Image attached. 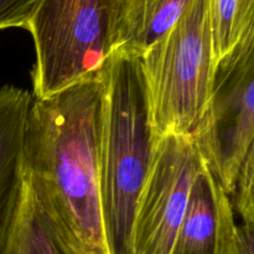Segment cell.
Instances as JSON below:
<instances>
[{
  "label": "cell",
  "mask_w": 254,
  "mask_h": 254,
  "mask_svg": "<svg viewBox=\"0 0 254 254\" xmlns=\"http://www.w3.org/2000/svg\"><path fill=\"white\" fill-rule=\"evenodd\" d=\"M99 72L46 98L32 97L22 171L61 254H109L99 195Z\"/></svg>",
  "instance_id": "6da1fadb"
},
{
  "label": "cell",
  "mask_w": 254,
  "mask_h": 254,
  "mask_svg": "<svg viewBox=\"0 0 254 254\" xmlns=\"http://www.w3.org/2000/svg\"><path fill=\"white\" fill-rule=\"evenodd\" d=\"M99 195L109 254H133L139 195L158 143L140 57L113 52L99 71Z\"/></svg>",
  "instance_id": "7a4b0ae2"
},
{
  "label": "cell",
  "mask_w": 254,
  "mask_h": 254,
  "mask_svg": "<svg viewBox=\"0 0 254 254\" xmlns=\"http://www.w3.org/2000/svg\"><path fill=\"white\" fill-rule=\"evenodd\" d=\"M140 62L155 135L190 134L210 101L217 67L210 0H191Z\"/></svg>",
  "instance_id": "3957f363"
},
{
  "label": "cell",
  "mask_w": 254,
  "mask_h": 254,
  "mask_svg": "<svg viewBox=\"0 0 254 254\" xmlns=\"http://www.w3.org/2000/svg\"><path fill=\"white\" fill-rule=\"evenodd\" d=\"M117 0H41L31 34L34 98H46L94 76L113 52Z\"/></svg>",
  "instance_id": "277c9868"
},
{
  "label": "cell",
  "mask_w": 254,
  "mask_h": 254,
  "mask_svg": "<svg viewBox=\"0 0 254 254\" xmlns=\"http://www.w3.org/2000/svg\"><path fill=\"white\" fill-rule=\"evenodd\" d=\"M190 134L230 196L243 163L254 151V35L217 64L210 101Z\"/></svg>",
  "instance_id": "5b68a950"
},
{
  "label": "cell",
  "mask_w": 254,
  "mask_h": 254,
  "mask_svg": "<svg viewBox=\"0 0 254 254\" xmlns=\"http://www.w3.org/2000/svg\"><path fill=\"white\" fill-rule=\"evenodd\" d=\"M203 165L191 134L158 139L136 203L133 254H171L192 184Z\"/></svg>",
  "instance_id": "8992f818"
},
{
  "label": "cell",
  "mask_w": 254,
  "mask_h": 254,
  "mask_svg": "<svg viewBox=\"0 0 254 254\" xmlns=\"http://www.w3.org/2000/svg\"><path fill=\"white\" fill-rule=\"evenodd\" d=\"M236 230L230 197L205 164L192 184L171 254H230Z\"/></svg>",
  "instance_id": "52a82bcc"
},
{
  "label": "cell",
  "mask_w": 254,
  "mask_h": 254,
  "mask_svg": "<svg viewBox=\"0 0 254 254\" xmlns=\"http://www.w3.org/2000/svg\"><path fill=\"white\" fill-rule=\"evenodd\" d=\"M32 96L15 86L0 88V254L9 243L25 196L22 138Z\"/></svg>",
  "instance_id": "ba28073f"
},
{
  "label": "cell",
  "mask_w": 254,
  "mask_h": 254,
  "mask_svg": "<svg viewBox=\"0 0 254 254\" xmlns=\"http://www.w3.org/2000/svg\"><path fill=\"white\" fill-rule=\"evenodd\" d=\"M190 1L117 0L113 52L121 51L141 57L175 25Z\"/></svg>",
  "instance_id": "9c48e42d"
},
{
  "label": "cell",
  "mask_w": 254,
  "mask_h": 254,
  "mask_svg": "<svg viewBox=\"0 0 254 254\" xmlns=\"http://www.w3.org/2000/svg\"><path fill=\"white\" fill-rule=\"evenodd\" d=\"M216 64L254 35V0H210Z\"/></svg>",
  "instance_id": "30bf717a"
},
{
  "label": "cell",
  "mask_w": 254,
  "mask_h": 254,
  "mask_svg": "<svg viewBox=\"0 0 254 254\" xmlns=\"http://www.w3.org/2000/svg\"><path fill=\"white\" fill-rule=\"evenodd\" d=\"M2 254H61L45 227L27 186L19 218Z\"/></svg>",
  "instance_id": "8fae6325"
},
{
  "label": "cell",
  "mask_w": 254,
  "mask_h": 254,
  "mask_svg": "<svg viewBox=\"0 0 254 254\" xmlns=\"http://www.w3.org/2000/svg\"><path fill=\"white\" fill-rule=\"evenodd\" d=\"M228 197L242 222L254 223V151L243 163Z\"/></svg>",
  "instance_id": "7c38bea8"
},
{
  "label": "cell",
  "mask_w": 254,
  "mask_h": 254,
  "mask_svg": "<svg viewBox=\"0 0 254 254\" xmlns=\"http://www.w3.org/2000/svg\"><path fill=\"white\" fill-rule=\"evenodd\" d=\"M41 0H0V31L26 27Z\"/></svg>",
  "instance_id": "4fadbf2b"
},
{
  "label": "cell",
  "mask_w": 254,
  "mask_h": 254,
  "mask_svg": "<svg viewBox=\"0 0 254 254\" xmlns=\"http://www.w3.org/2000/svg\"><path fill=\"white\" fill-rule=\"evenodd\" d=\"M230 254H254L253 222H242L240 226L237 225Z\"/></svg>",
  "instance_id": "5bb4252c"
}]
</instances>
